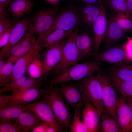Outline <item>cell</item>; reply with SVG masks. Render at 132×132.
I'll return each instance as SVG.
<instances>
[{
  "instance_id": "1",
  "label": "cell",
  "mask_w": 132,
  "mask_h": 132,
  "mask_svg": "<svg viewBox=\"0 0 132 132\" xmlns=\"http://www.w3.org/2000/svg\"><path fill=\"white\" fill-rule=\"evenodd\" d=\"M41 88L42 97L48 102L57 121L63 128L69 129L71 116L69 105L54 86Z\"/></svg>"
},
{
  "instance_id": "2",
  "label": "cell",
  "mask_w": 132,
  "mask_h": 132,
  "mask_svg": "<svg viewBox=\"0 0 132 132\" xmlns=\"http://www.w3.org/2000/svg\"><path fill=\"white\" fill-rule=\"evenodd\" d=\"M100 62L95 60L73 65L58 75L53 77L47 87L72 81H79L95 72L101 71Z\"/></svg>"
},
{
  "instance_id": "3",
  "label": "cell",
  "mask_w": 132,
  "mask_h": 132,
  "mask_svg": "<svg viewBox=\"0 0 132 132\" xmlns=\"http://www.w3.org/2000/svg\"><path fill=\"white\" fill-rule=\"evenodd\" d=\"M78 33L76 28L68 36L62 50L61 59L52 71L53 77L83 59L77 46L76 39Z\"/></svg>"
},
{
  "instance_id": "4",
  "label": "cell",
  "mask_w": 132,
  "mask_h": 132,
  "mask_svg": "<svg viewBox=\"0 0 132 132\" xmlns=\"http://www.w3.org/2000/svg\"><path fill=\"white\" fill-rule=\"evenodd\" d=\"M93 73L79 81L85 100L90 102L101 114L106 111L102 100V86L97 76Z\"/></svg>"
},
{
  "instance_id": "5",
  "label": "cell",
  "mask_w": 132,
  "mask_h": 132,
  "mask_svg": "<svg viewBox=\"0 0 132 132\" xmlns=\"http://www.w3.org/2000/svg\"><path fill=\"white\" fill-rule=\"evenodd\" d=\"M96 75L102 86V100L106 112L117 120L116 109L120 97L117 91L108 75L101 70L97 72Z\"/></svg>"
},
{
  "instance_id": "6",
  "label": "cell",
  "mask_w": 132,
  "mask_h": 132,
  "mask_svg": "<svg viewBox=\"0 0 132 132\" xmlns=\"http://www.w3.org/2000/svg\"><path fill=\"white\" fill-rule=\"evenodd\" d=\"M56 8L40 10L31 18L32 28L34 33L38 36L35 44L39 43L43 37L53 25L58 15Z\"/></svg>"
},
{
  "instance_id": "7",
  "label": "cell",
  "mask_w": 132,
  "mask_h": 132,
  "mask_svg": "<svg viewBox=\"0 0 132 132\" xmlns=\"http://www.w3.org/2000/svg\"><path fill=\"white\" fill-rule=\"evenodd\" d=\"M32 28L6 54V62L15 63L20 57L31 53L39 52L35 48L36 39Z\"/></svg>"
},
{
  "instance_id": "8",
  "label": "cell",
  "mask_w": 132,
  "mask_h": 132,
  "mask_svg": "<svg viewBox=\"0 0 132 132\" xmlns=\"http://www.w3.org/2000/svg\"><path fill=\"white\" fill-rule=\"evenodd\" d=\"M41 88H33L16 93L0 94V109L13 105L26 104L39 100L42 95Z\"/></svg>"
},
{
  "instance_id": "9",
  "label": "cell",
  "mask_w": 132,
  "mask_h": 132,
  "mask_svg": "<svg viewBox=\"0 0 132 132\" xmlns=\"http://www.w3.org/2000/svg\"><path fill=\"white\" fill-rule=\"evenodd\" d=\"M67 37L49 46L42 54L43 76L44 79H46L59 62L61 58L62 50Z\"/></svg>"
},
{
  "instance_id": "10",
  "label": "cell",
  "mask_w": 132,
  "mask_h": 132,
  "mask_svg": "<svg viewBox=\"0 0 132 132\" xmlns=\"http://www.w3.org/2000/svg\"><path fill=\"white\" fill-rule=\"evenodd\" d=\"M32 27L31 18L27 17L16 21L11 31L7 44L0 51V58H5L7 53L17 44Z\"/></svg>"
},
{
  "instance_id": "11",
  "label": "cell",
  "mask_w": 132,
  "mask_h": 132,
  "mask_svg": "<svg viewBox=\"0 0 132 132\" xmlns=\"http://www.w3.org/2000/svg\"><path fill=\"white\" fill-rule=\"evenodd\" d=\"M78 11L73 8L67 9L59 13L52 27L43 37L40 42L56 29L66 31L75 29L78 22Z\"/></svg>"
},
{
  "instance_id": "12",
  "label": "cell",
  "mask_w": 132,
  "mask_h": 132,
  "mask_svg": "<svg viewBox=\"0 0 132 132\" xmlns=\"http://www.w3.org/2000/svg\"><path fill=\"white\" fill-rule=\"evenodd\" d=\"M55 86L66 102L73 108L84 105L85 99L79 84L64 83Z\"/></svg>"
},
{
  "instance_id": "13",
  "label": "cell",
  "mask_w": 132,
  "mask_h": 132,
  "mask_svg": "<svg viewBox=\"0 0 132 132\" xmlns=\"http://www.w3.org/2000/svg\"><path fill=\"white\" fill-rule=\"evenodd\" d=\"M45 80L36 79L25 76L15 79L0 87V93L11 91L12 94L18 93L33 88H41Z\"/></svg>"
},
{
  "instance_id": "14",
  "label": "cell",
  "mask_w": 132,
  "mask_h": 132,
  "mask_svg": "<svg viewBox=\"0 0 132 132\" xmlns=\"http://www.w3.org/2000/svg\"><path fill=\"white\" fill-rule=\"evenodd\" d=\"M115 45L106 48L103 52H99L93 54L92 56L94 60L114 64L122 62H130L127 58L123 45Z\"/></svg>"
},
{
  "instance_id": "15",
  "label": "cell",
  "mask_w": 132,
  "mask_h": 132,
  "mask_svg": "<svg viewBox=\"0 0 132 132\" xmlns=\"http://www.w3.org/2000/svg\"><path fill=\"white\" fill-rule=\"evenodd\" d=\"M106 7L103 0L100 6L98 15L93 25L94 34L93 54L99 52L107 29L108 20Z\"/></svg>"
},
{
  "instance_id": "16",
  "label": "cell",
  "mask_w": 132,
  "mask_h": 132,
  "mask_svg": "<svg viewBox=\"0 0 132 132\" xmlns=\"http://www.w3.org/2000/svg\"><path fill=\"white\" fill-rule=\"evenodd\" d=\"M116 114L121 132H132V107L121 97L117 107Z\"/></svg>"
},
{
  "instance_id": "17",
  "label": "cell",
  "mask_w": 132,
  "mask_h": 132,
  "mask_svg": "<svg viewBox=\"0 0 132 132\" xmlns=\"http://www.w3.org/2000/svg\"><path fill=\"white\" fill-rule=\"evenodd\" d=\"M84 106L82 115L88 132H98L101 114L90 102L85 101Z\"/></svg>"
},
{
  "instance_id": "18",
  "label": "cell",
  "mask_w": 132,
  "mask_h": 132,
  "mask_svg": "<svg viewBox=\"0 0 132 132\" xmlns=\"http://www.w3.org/2000/svg\"><path fill=\"white\" fill-rule=\"evenodd\" d=\"M125 33L113 20L109 17L102 43V45L106 48L115 45L124 37Z\"/></svg>"
},
{
  "instance_id": "19",
  "label": "cell",
  "mask_w": 132,
  "mask_h": 132,
  "mask_svg": "<svg viewBox=\"0 0 132 132\" xmlns=\"http://www.w3.org/2000/svg\"><path fill=\"white\" fill-rule=\"evenodd\" d=\"M41 55L39 52L31 53L18 58L15 63L11 74L4 85L15 79L25 76L31 61L36 56H40Z\"/></svg>"
},
{
  "instance_id": "20",
  "label": "cell",
  "mask_w": 132,
  "mask_h": 132,
  "mask_svg": "<svg viewBox=\"0 0 132 132\" xmlns=\"http://www.w3.org/2000/svg\"><path fill=\"white\" fill-rule=\"evenodd\" d=\"M27 105L29 110L33 112L44 122L50 123L57 121L50 106L44 99L43 98L38 102Z\"/></svg>"
},
{
  "instance_id": "21",
  "label": "cell",
  "mask_w": 132,
  "mask_h": 132,
  "mask_svg": "<svg viewBox=\"0 0 132 132\" xmlns=\"http://www.w3.org/2000/svg\"><path fill=\"white\" fill-rule=\"evenodd\" d=\"M34 5V3L32 0H13L8 11L11 14L12 19L17 21L28 14Z\"/></svg>"
},
{
  "instance_id": "22",
  "label": "cell",
  "mask_w": 132,
  "mask_h": 132,
  "mask_svg": "<svg viewBox=\"0 0 132 132\" xmlns=\"http://www.w3.org/2000/svg\"><path fill=\"white\" fill-rule=\"evenodd\" d=\"M100 5L87 3L80 12L78 11V22L80 21L83 24L93 27L98 15Z\"/></svg>"
},
{
  "instance_id": "23",
  "label": "cell",
  "mask_w": 132,
  "mask_h": 132,
  "mask_svg": "<svg viewBox=\"0 0 132 132\" xmlns=\"http://www.w3.org/2000/svg\"><path fill=\"white\" fill-rule=\"evenodd\" d=\"M16 119L23 132L32 131L35 127L44 122L30 110L22 112Z\"/></svg>"
},
{
  "instance_id": "24",
  "label": "cell",
  "mask_w": 132,
  "mask_h": 132,
  "mask_svg": "<svg viewBox=\"0 0 132 132\" xmlns=\"http://www.w3.org/2000/svg\"><path fill=\"white\" fill-rule=\"evenodd\" d=\"M75 29L69 31L59 29L55 30L43 38L39 43L35 45L36 50L39 52L49 46L66 38Z\"/></svg>"
},
{
  "instance_id": "25",
  "label": "cell",
  "mask_w": 132,
  "mask_h": 132,
  "mask_svg": "<svg viewBox=\"0 0 132 132\" xmlns=\"http://www.w3.org/2000/svg\"><path fill=\"white\" fill-rule=\"evenodd\" d=\"M122 62L115 64L108 69V75L124 81L132 82V64Z\"/></svg>"
},
{
  "instance_id": "26",
  "label": "cell",
  "mask_w": 132,
  "mask_h": 132,
  "mask_svg": "<svg viewBox=\"0 0 132 132\" xmlns=\"http://www.w3.org/2000/svg\"><path fill=\"white\" fill-rule=\"evenodd\" d=\"M76 42L78 49L83 59L92 56L93 42L91 36L88 33L84 32L77 36Z\"/></svg>"
},
{
  "instance_id": "27",
  "label": "cell",
  "mask_w": 132,
  "mask_h": 132,
  "mask_svg": "<svg viewBox=\"0 0 132 132\" xmlns=\"http://www.w3.org/2000/svg\"><path fill=\"white\" fill-rule=\"evenodd\" d=\"M29 110L27 104L7 106L0 109V120H15L22 112Z\"/></svg>"
},
{
  "instance_id": "28",
  "label": "cell",
  "mask_w": 132,
  "mask_h": 132,
  "mask_svg": "<svg viewBox=\"0 0 132 132\" xmlns=\"http://www.w3.org/2000/svg\"><path fill=\"white\" fill-rule=\"evenodd\" d=\"M99 131L102 132H121L118 120L110 116L106 112L101 114Z\"/></svg>"
},
{
  "instance_id": "29",
  "label": "cell",
  "mask_w": 132,
  "mask_h": 132,
  "mask_svg": "<svg viewBox=\"0 0 132 132\" xmlns=\"http://www.w3.org/2000/svg\"><path fill=\"white\" fill-rule=\"evenodd\" d=\"M43 63L41 55L35 57L28 66L27 72L29 77L36 79L45 80L43 76Z\"/></svg>"
},
{
  "instance_id": "30",
  "label": "cell",
  "mask_w": 132,
  "mask_h": 132,
  "mask_svg": "<svg viewBox=\"0 0 132 132\" xmlns=\"http://www.w3.org/2000/svg\"><path fill=\"white\" fill-rule=\"evenodd\" d=\"M108 75L121 97L132 98V82L123 80L114 76Z\"/></svg>"
},
{
  "instance_id": "31",
  "label": "cell",
  "mask_w": 132,
  "mask_h": 132,
  "mask_svg": "<svg viewBox=\"0 0 132 132\" xmlns=\"http://www.w3.org/2000/svg\"><path fill=\"white\" fill-rule=\"evenodd\" d=\"M111 11L109 17L126 32H132V20L124 13Z\"/></svg>"
},
{
  "instance_id": "32",
  "label": "cell",
  "mask_w": 132,
  "mask_h": 132,
  "mask_svg": "<svg viewBox=\"0 0 132 132\" xmlns=\"http://www.w3.org/2000/svg\"><path fill=\"white\" fill-rule=\"evenodd\" d=\"M106 7L111 11L124 13L132 20V13L129 10L126 0H103Z\"/></svg>"
},
{
  "instance_id": "33",
  "label": "cell",
  "mask_w": 132,
  "mask_h": 132,
  "mask_svg": "<svg viewBox=\"0 0 132 132\" xmlns=\"http://www.w3.org/2000/svg\"><path fill=\"white\" fill-rule=\"evenodd\" d=\"M82 107H79L74 108V116L69 128L71 132H88L86 126L81 119Z\"/></svg>"
},
{
  "instance_id": "34",
  "label": "cell",
  "mask_w": 132,
  "mask_h": 132,
  "mask_svg": "<svg viewBox=\"0 0 132 132\" xmlns=\"http://www.w3.org/2000/svg\"><path fill=\"white\" fill-rule=\"evenodd\" d=\"M0 132H22L21 127L15 119L0 120Z\"/></svg>"
},
{
  "instance_id": "35",
  "label": "cell",
  "mask_w": 132,
  "mask_h": 132,
  "mask_svg": "<svg viewBox=\"0 0 132 132\" xmlns=\"http://www.w3.org/2000/svg\"><path fill=\"white\" fill-rule=\"evenodd\" d=\"M11 62H6L2 70L0 71V87H2L10 77L12 72L14 65Z\"/></svg>"
},
{
  "instance_id": "36",
  "label": "cell",
  "mask_w": 132,
  "mask_h": 132,
  "mask_svg": "<svg viewBox=\"0 0 132 132\" xmlns=\"http://www.w3.org/2000/svg\"><path fill=\"white\" fill-rule=\"evenodd\" d=\"M12 19L6 16L0 17V36L8 29L15 23Z\"/></svg>"
},
{
  "instance_id": "37",
  "label": "cell",
  "mask_w": 132,
  "mask_h": 132,
  "mask_svg": "<svg viewBox=\"0 0 132 132\" xmlns=\"http://www.w3.org/2000/svg\"><path fill=\"white\" fill-rule=\"evenodd\" d=\"M63 128L56 121L49 123L46 132H67V130Z\"/></svg>"
},
{
  "instance_id": "38",
  "label": "cell",
  "mask_w": 132,
  "mask_h": 132,
  "mask_svg": "<svg viewBox=\"0 0 132 132\" xmlns=\"http://www.w3.org/2000/svg\"><path fill=\"white\" fill-rule=\"evenodd\" d=\"M127 41L123 44L127 58L131 61H132V38L127 37Z\"/></svg>"
},
{
  "instance_id": "39",
  "label": "cell",
  "mask_w": 132,
  "mask_h": 132,
  "mask_svg": "<svg viewBox=\"0 0 132 132\" xmlns=\"http://www.w3.org/2000/svg\"><path fill=\"white\" fill-rule=\"evenodd\" d=\"M15 23L5 32L2 35L0 36V48H2L4 47L7 44L11 31Z\"/></svg>"
},
{
  "instance_id": "40",
  "label": "cell",
  "mask_w": 132,
  "mask_h": 132,
  "mask_svg": "<svg viewBox=\"0 0 132 132\" xmlns=\"http://www.w3.org/2000/svg\"><path fill=\"white\" fill-rule=\"evenodd\" d=\"M49 123L44 122L37 126L32 130L33 132H46Z\"/></svg>"
},
{
  "instance_id": "41",
  "label": "cell",
  "mask_w": 132,
  "mask_h": 132,
  "mask_svg": "<svg viewBox=\"0 0 132 132\" xmlns=\"http://www.w3.org/2000/svg\"><path fill=\"white\" fill-rule=\"evenodd\" d=\"M86 3L95 4L100 5L102 1V0H82Z\"/></svg>"
},
{
  "instance_id": "42",
  "label": "cell",
  "mask_w": 132,
  "mask_h": 132,
  "mask_svg": "<svg viewBox=\"0 0 132 132\" xmlns=\"http://www.w3.org/2000/svg\"><path fill=\"white\" fill-rule=\"evenodd\" d=\"M132 107V98L128 97H121Z\"/></svg>"
},
{
  "instance_id": "43",
  "label": "cell",
  "mask_w": 132,
  "mask_h": 132,
  "mask_svg": "<svg viewBox=\"0 0 132 132\" xmlns=\"http://www.w3.org/2000/svg\"><path fill=\"white\" fill-rule=\"evenodd\" d=\"M128 8L132 13V0H126Z\"/></svg>"
},
{
  "instance_id": "44",
  "label": "cell",
  "mask_w": 132,
  "mask_h": 132,
  "mask_svg": "<svg viewBox=\"0 0 132 132\" xmlns=\"http://www.w3.org/2000/svg\"><path fill=\"white\" fill-rule=\"evenodd\" d=\"M13 0H0V4H11Z\"/></svg>"
},
{
  "instance_id": "45",
  "label": "cell",
  "mask_w": 132,
  "mask_h": 132,
  "mask_svg": "<svg viewBox=\"0 0 132 132\" xmlns=\"http://www.w3.org/2000/svg\"></svg>"
}]
</instances>
